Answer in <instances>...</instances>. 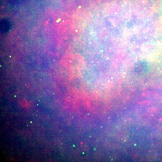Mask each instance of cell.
<instances>
[{
    "label": "cell",
    "instance_id": "7a4b0ae2",
    "mask_svg": "<svg viewBox=\"0 0 162 162\" xmlns=\"http://www.w3.org/2000/svg\"><path fill=\"white\" fill-rule=\"evenodd\" d=\"M10 24L8 20L3 19L1 20L0 23V30L2 33H5L8 32L10 30Z\"/></svg>",
    "mask_w": 162,
    "mask_h": 162
},
{
    "label": "cell",
    "instance_id": "6da1fadb",
    "mask_svg": "<svg viewBox=\"0 0 162 162\" xmlns=\"http://www.w3.org/2000/svg\"><path fill=\"white\" fill-rule=\"evenodd\" d=\"M148 70V64L146 62H140L136 64L134 68L135 72L141 75L146 74Z\"/></svg>",
    "mask_w": 162,
    "mask_h": 162
}]
</instances>
